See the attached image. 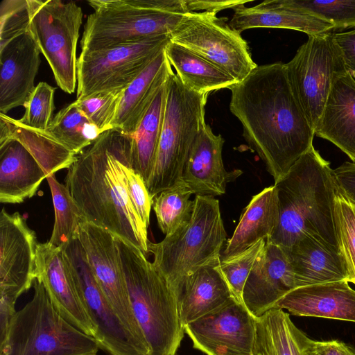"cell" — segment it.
Returning a JSON list of instances; mask_svg holds the SVG:
<instances>
[{
    "label": "cell",
    "mask_w": 355,
    "mask_h": 355,
    "mask_svg": "<svg viewBox=\"0 0 355 355\" xmlns=\"http://www.w3.org/2000/svg\"><path fill=\"white\" fill-rule=\"evenodd\" d=\"M230 112L275 182L313 146L314 131L291 91L284 64L257 65L231 86Z\"/></svg>",
    "instance_id": "cell-1"
},
{
    "label": "cell",
    "mask_w": 355,
    "mask_h": 355,
    "mask_svg": "<svg viewBox=\"0 0 355 355\" xmlns=\"http://www.w3.org/2000/svg\"><path fill=\"white\" fill-rule=\"evenodd\" d=\"M131 137L118 129L101 133L77 155L65 185L85 221L101 227L148 253V227L135 212L126 187Z\"/></svg>",
    "instance_id": "cell-2"
},
{
    "label": "cell",
    "mask_w": 355,
    "mask_h": 355,
    "mask_svg": "<svg viewBox=\"0 0 355 355\" xmlns=\"http://www.w3.org/2000/svg\"><path fill=\"white\" fill-rule=\"evenodd\" d=\"M274 186L278 222L266 241L288 248L309 234L341 251L335 220L338 186L329 162L313 146Z\"/></svg>",
    "instance_id": "cell-3"
},
{
    "label": "cell",
    "mask_w": 355,
    "mask_h": 355,
    "mask_svg": "<svg viewBox=\"0 0 355 355\" xmlns=\"http://www.w3.org/2000/svg\"><path fill=\"white\" fill-rule=\"evenodd\" d=\"M116 238L132 308L150 355H176L184 329L174 289L140 249Z\"/></svg>",
    "instance_id": "cell-4"
},
{
    "label": "cell",
    "mask_w": 355,
    "mask_h": 355,
    "mask_svg": "<svg viewBox=\"0 0 355 355\" xmlns=\"http://www.w3.org/2000/svg\"><path fill=\"white\" fill-rule=\"evenodd\" d=\"M81 52L171 35L189 10L186 0H89Z\"/></svg>",
    "instance_id": "cell-5"
},
{
    "label": "cell",
    "mask_w": 355,
    "mask_h": 355,
    "mask_svg": "<svg viewBox=\"0 0 355 355\" xmlns=\"http://www.w3.org/2000/svg\"><path fill=\"white\" fill-rule=\"evenodd\" d=\"M12 317L0 340V355H98L96 339L68 322L53 305L43 284Z\"/></svg>",
    "instance_id": "cell-6"
},
{
    "label": "cell",
    "mask_w": 355,
    "mask_h": 355,
    "mask_svg": "<svg viewBox=\"0 0 355 355\" xmlns=\"http://www.w3.org/2000/svg\"><path fill=\"white\" fill-rule=\"evenodd\" d=\"M207 96V94L188 89L173 72L169 76L160 139L146 183L153 199L161 192L182 184L189 153L206 125Z\"/></svg>",
    "instance_id": "cell-7"
},
{
    "label": "cell",
    "mask_w": 355,
    "mask_h": 355,
    "mask_svg": "<svg viewBox=\"0 0 355 355\" xmlns=\"http://www.w3.org/2000/svg\"><path fill=\"white\" fill-rule=\"evenodd\" d=\"M191 219L160 242H148L153 265L175 291L187 275L220 259L226 241L219 201L196 195Z\"/></svg>",
    "instance_id": "cell-8"
},
{
    "label": "cell",
    "mask_w": 355,
    "mask_h": 355,
    "mask_svg": "<svg viewBox=\"0 0 355 355\" xmlns=\"http://www.w3.org/2000/svg\"><path fill=\"white\" fill-rule=\"evenodd\" d=\"M28 32L46 59L59 87L67 94L77 85L76 50L83 24L82 8L74 1L28 0Z\"/></svg>",
    "instance_id": "cell-9"
},
{
    "label": "cell",
    "mask_w": 355,
    "mask_h": 355,
    "mask_svg": "<svg viewBox=\"0 0 355 355\" xmlns=\"http://www.w3.org/2000/svg\"><path fill=\"white\" fill-rule=\"evenodd\" d=\"M284 67L293 94L314 131L334 80L347 72L333 33L309 35Z\"/></svg>",
    "instance_id": "cell-10"
},
{
    "label": "cell",
    "mask_w": 355,
    "mask_h": 355,
    "mask_svg": "<svg viewBox=\"0 0 355 355\" xmlns=\"http://www.w3.org/2000/svg\"><path fill=\"white\" fill-rule=\"evenodd\" d=\"M171 42V35L81 52L78 58L77 98L125 89Z\"/></svg>",
    "instance_id": "cell-11"
},
{
    "label": "cell",
    "mask_w": 355,
    "mask_h": 355,
    "mask_svg": "<svg viewBox=\"0 0 355 355\" xmlns=\"http://www.w3.org/2000/svg\"><path fill=\"white\" fill-rule=\"evenodd\" d=\"M216 13L190 12L171 34V41L221 69L237 82L257 66L247 42Z\"/></svg>",
    "instance_id": "cell-12"
},
{
    "label": "cell",
    "mask_w": 355,
    "mask_h": 355,
    "mask_svg": "<svg viewBox=\"0 0 355 355\" xmlns=\"http://www.w3.org/2000/svg\"><path fill=\"white\" fill-rule=\"evenodd\" d=\"M36 234L19 212L0 213V340L16 313L19 297L35 279Z\"/></svg>",
    "instance_id": "cell-13"
},
{
    "label": "cell",
    "mask_w": 355,
    "mask_h": 355,
    "mask_svg": "<svg viewBox=\"0 0 355 355\" xmlns=\"http://www.w3.org/2000/svg\"><path fill=\"white\" fill-rule=\"evenodd\" d=\"M65 263L96 327L100 349L109 355H150L127 330L107 301L91 270L78 235L61 248Z\"/></svg>",
    "instance_id": "cell-14"
},
{
    "label": "cell",
    "mask_w": 355,
    "mask_h": 355,
    "mask_svg": "<svg viewBox=\"0 0 355 355\" xmlns=\"http://www.w3.org/2000/svg\"><path fill=\"white\" fill-rule=\"evenodd\" d=\"M78 238L93 275L114 312L127 330L150 352L132 308L116 236L95 224L83 221Z\"/></svg>",
    "instance_id": "cell-15"
},
{
    "label": "cell",
    "mask_w": 355,
    "mask_h": 355,
    "mask_svg": "<svg viewBox=\"0 0 355 355\" xmlns=\"http://www.w3.org/2000/svg\"><path fill=\"white\" fill-rule=\"evenodd\" d=\"M184 329L193 347L206 355H253L255 318L233 297Z\"/></svg>",
    "instance_id": "cell-16"
},
{
    "label": "cell",
    "mask_w": 355,
    "mask_h": 355,
    "mask_svg": "<svg viewBox=\"0 0 355 355\" xmlns=\"http://www.w3.org/2000/svg\"><path fill=\"white\" fill-rule=\"evenodd\" d=\"M35 279L43 284L53 305L63 318L96 338V327L65 263L62 248L49 241L37 243Z\"/></svg>",
    "instance_id": "cell-17"
},
{
    "label": "cell",
    "mask_w": 355,
    "mask_h": 355,
    "mask_svg": "<svg viewBox=\"0 0 355 355\" xmlns=\"http://www.w3.org/2000/svg\"><path fill=\"white\" fill-rule=\"evenodd\" d=\"M295 288L294 274L286 250L266 241L243 288L244 306L254 318H259Z\"/></svg>",
    "instance_id": "cell-18"
},
{
    "label": "cell",
    "mask_w": 355,
    "mask_h": 355,
    "mask_svg": "<svg viewBox=\"0 0 355 355\" xmlns=\"http://www.w3.org/2000/svg\"><path fill=\"white\" fill-rule=\"evenodd\" d=\"M225 140L207 124L196 138L187 160L182 184L198 196L214 197L225 193L227 184L242 174L227 171L222 159Z\"/></svg>",
    "instance_id": "cell-19"
},
{
    "label": "cell",
    "mask_w": 355,
    "mask_h": 355,
    "mask_svg": "<svg viewBox=\"0 0 355 355\" xmlns=\"http://www.w3.org/2000/svg\"><path fill=\"white\" fill-rule=\"evenodd\" d=\"M40 53L29 32L0 50V114L23 105L35 89Z\"/></svg>",
    "instance_id": "cell-20"
},
{
    "label": "cell",
    "mask_w": 355,
    "mask_h": 355,
    "mask_svg": "<svg viewBox=\"0 0 355 355\" xmlns=\"http://www.w3.org/2000/svg\"><path fill=\"white\" fill-rule=\"evenodd\" d=\"M273 308L296 316L355 322V290L347 281L296 288L279 300Z\"/></svg>",
    "instance_id": "cell-21"
},
{
    "label": "cell",
    "mask_w": 355,
    "mask_h": 355,
    "mask_svg": "<svg viewBox=\"0 0 355 355\" xmlns=\"http://www.w3.org/2000/svg\"><path fill=\"white\" fill-rule=\"evenodd\" d=\"M284 250L292 266L295 288L343 280L352 283L343 252L309 234Z\"/></svg>",
    "instance_id": "cell-22"
},
{
    "label": "cell",
    "mask_w": 355,
    "mask_h": 355,
    "mask_svg": "<svg viewBox=\"0 0 355 355\" xmlns=\"http://www.w3.org/2000/svg\"><path fill=\"white\" fill-rule=\"evenodd\" d=\"M314 134L333 143L355 163V79L348 72L334 80Z\"/></svg>",
    "instance_id": "cell-23"
},
{
    "label": "cell",
    "mask_w": 355,
    "mask_h": 355,
    "mask_svg": "<svg viewBox=\"0 0 355 355\" xmlns=\"http://www.w3.org/2000/svg\"><path fill=\"white\" fill-rule=\"evenodd\" d=\"M220 259L185 277L175 287L179 315L184 327L232 298L218 269Z\"/></svg>",
    "instance_id": "cell-24"
},
{
    "label": "cell",
    "mask_w": 355,
    "mask_h": 355,
    "mask_svg": "<svg viewBox=\"0 0 355 355\" xmlns=\"http://www.w3.org/2000/svg\"><path fill=\"white\" fill-rule=\"evenodd\" d=\"M47 175L19 141H0V202L17 204L33 196Z\"/></svg>",
    "instance_id": "cell-25"
},
{
    "label": "cell",
    "mask_w": 355,
    "mask_h": 355,
    "mask_svg": "<svg viewBox=\"0 0 355 355\" xmlns=\"http://www.w3.org/2000/svg\"><path fill=\"white\" fill-rule=\"evenodd\" d=\"M230 26L239 33L255 28L291 29L309 35L330 33V23L300 10L283 6L277 0H266L253 7L244 4L233 8Z\"/></svg>",
    "instance_id": "cell-26"
},
{
    "label": "cell",
    "mask_w": 355,
    "mask_h": 355,
    "mask_svg": "<svg viewBox=\"0 0 355 355\" xmlns=\"http://www.w3.org/2000/svg\"><path fill=\"white\" fill-rule=\"evenodd\" d=\"M165 48L124 89L112 129L120 130L128 135L135 131L156 92L173 72Z\"/></svg>",
    "instance_id": "cell-27"
},
{
    "label": "cell",
    "mask_w": 355,
    "mask_h": 355,
    "mask_svg": "<svg viewBox=\"0 0 355 355\" xmlns=\"http://www.w3.org/2000/svg\"><path fill=\"white\" fill-rule=\"evenodd\" d=\"M277 222V191L272 185L252 197L243 210L232 236L227 241L220 260L241 254L261 239L266 241Z\"/></svg>",
    "instance_id": "cell-28"
},
{
    "label": "cell",
    "mask_w": 355,
    "mask_h": 355,
    "mask_svg": "<svg viewBox=\"0 0 355 355\" xmlns=\"http://www.w3.org/2000/svg\"><path fill=\"white\" fill-rule=\"evenodd\" d=\"M313 341L283 309L255 318L253 355H306Z\"/></svg>",
    "instance_id": "cell-29"
},
{
    "label": "cell",
    "mask_w": 355,
    "mask_h": 355,
    "mask_svg": "<svg viewBox=\"0 0 355 355\" xmlns=\"http://www.w3.org/2000/svg\"><path fill=\"white\" fill-rule=\"evenodd\" d=\"M16 139L35 157L47 176L69 168L77 155L51 137L46 130L31 128L6 114H0V141Z\"/></svg>",
    "instance_id": "cell-30"
},
{
    "label": "cell",
    "mask_w": 355,
    "mask_h": 355,
    "mask_svg": "<svg viewBox=\"0 0 355 355\" xmlns=\"http://www.w3.org/2000/svg\"><path fill=\"white\" fill-rule=\"evenodd\" d=\"M167 80L157 89L135 131L130 135L132 168L143 178L146 184L154 166L160 139Z\"/></svg>",
    "instance_id": "cell-31"
},
{
    "label": "cell",
    "mask_w": 355,
    "mask_h": 355,
    "mask_svg": "<svg viewBox=\"0 0 355 355\" xmlns=\"http://www.w3.org/2000/svg\"><path fill=\"white\" fill-rule=\"evenodd\" d=\"M165 52L181 82L191 91L209 94L212 91L229 89L238 83L215 64L171 41Z\"/></svg>",
    "instance_id": "cell-32"
},
{
    "label": "cell",
    "mask_w": 355,
    "mask_h": 355,
    "mask_svg": "<svg viewBox=\"0 0 355 355\" xmlns=\"http://www.w3.org/2000/svg\"><path fill=\"white\" fill-rule=\"evenodd\" d=\"M46 131L76 155L101 134L76 101L61 109L53 117Z\"/></svg>",
    "instance_id": "cell-33"
},
{
    "label": "cell",
    "mask_w": 355,
    "mask_h": 355,
    "mask_svg": "<svg viewBox=\"0 0 355 355\" xmlns=\"http://www.w3.org/2000/svg\"><path fill=\"white\" fill-rule=\"evenodd\" d=\"M46 180L55 214L53 228L49 242L62 248L77 236L79 225L85 220L69 189L57 180L55 174L49 175Z\"/></svg>",
    "instance_id": "cell-34"
},
{
    "label": "cell",
    "mask_w": 355,
    "mask_h": 355,
    "mask_svg": "<svg viewBox=\"0 0 355 355\" xmlns=\"http://www.w3.org/2000/svg\"><path fill=\"white\" fill-rule=\"evenodd\" d=\"M192 193L183 184L164 191L153 198V209L158 225L166 235L175 232L191 219L194 201Z\"/></svg>",
    "instance_id": "cell-35"
},
{
    "label": "cell",
    "mask_w": 355,
    "mask_h": 355,
    "mask_svg": "<svg viewBox=\"0 0 355 355\" xmlns=\"http://www.w3.org/2000/svg\"><path fill=\"white\" fill-rule=\"evenodd\" d=\"M286 7L300 10L324 20L333 31L355 28V0H277Z\"/></svg>",
    "instance_id": "cell-36"
},
{
    "label": "cell",
    "mask_w": 355,
    "mask_h": 355,
    "mask_svg": "<svg viewBox=\"0 0 355 355\" xmlns=\"http://www.w3.org/2000/svg\"><path fill=\"white\" fill-rule=\"evenodd\" d=\"M266 240L261 239L252 247L227 259L220 260L218 269L225 280L232 297L243 304V288L259 252L264 248Z\"/></svg>",
    "instance_id": "cell-37"
},
{
    "label": "cell",
    "mask_w": 355,
    "mask_h": 355,
    "mask_svg": "<svg viewBox=\"0 0 355 355\" xmlns=\"http://www.w3.org/2000/svg\"><path fill=\"white\" fill-rule=\"evenodd\" d=\"M335 220L340 248L355 284V202L338 187L335 199Z\"/></svg>",
    "instance_id": "cell-38"
},
{
    "label": "cell",
    "mask_w": 355,
    "mask_h": 355,
    "mask_svg": "<svg viewBox=\"0 0 355 355\" xmlns=\"http://www.w3.org/2000/svg\"><path fill=\"white\" fill-rule=\"evenodd\" d=\"M124 89L96 93L76 99V102L85 115L103 133L112 129Z\"/></svg>",
    "instance_id": "cell-39"
},
{
    "label": "cell",
    "mask_w": 355,
    "mask_h": 355,
    "mask_svg": "<svg viewBox=\"0 0 355 355\" xmlns=\"http://www.w3.org/2000/svg\"><path fill=\"white\" fill-rule=\"evenodd\" d=\"M55 88L45 82L35 86L23 106L25 112L19 121L31 128L46 130L53 119Z\"/></svg>",
    "instance_id": "cell-40"
},
{
    "label": "cell",
    "mask_w": 355,
    "mask_h": 355,
    "mask_svg": "<svg viewBox=\"0 0 355 355\" xmlns=\"http://www.w3.org/2000/svg\"><path fill=\"white\" fill-rule=\"evenodd\" d=\"M28 0H2L0 3V50L28 32Z\"/></svg>",
    "instance_id": "cell-41"
},
{
    "label": "cell",
    "mask_w": 355,
    "mask_h": 355,
    "mask_svg": "<svg viewBox=\"0 0 355 355\" xmlns=\"http://www.w3.org/2000/svg\"><path fill=\"white\" fill-rule=\"evenodd\" d=\"M126 187L131 204L143 223L148 227L153 199L150 196L143 178L129 164L125 169Z\"/></svg>",
    "instance_id": "cell-42"
},
{
    "label": "cell",
    "mask_w": 355,
    "mask_h": 355,
    "mask_svg": "<svg viewBox=\"0 0 355 355\" xmlns=\"http://www.w3.org/2000/svg\"><path fill=\"white\" fill-rule=\"evenodd\" d=\"M333 37L340 49L347 71L355 79V28L333 33Z\"/></svg>",
    "instance_id": "cell-43"
},
{
    "label": "cell",
    "mask_w": 355,
    "mask_h": 355,
    "mask_svg": "<svg viewBox=\"0 0 355 355\" xmlns=\"http://www.w3.org/2000/svg\"><path fill=\"white\" fill-rule=\"evenodd\" d=\"M333 173L338 189L355 202V163L345 162Z\"/></svg>",
    "instance_id": "cell-44"
},
{
    "label": "cell",
    "mask_w": 355,
    "mask_h": 355,
    "mask_svg": "<svg viewBox=\"0 0 355 355\" xmlns=\"http://www.w3.org/2000/svg\"><path fill=\"white\" fill-rule=\"evenodd\" d=\"M309 355H355V349L341 340H314Z\"/></svg>",
    "instance_id": "cell-45"
},
{
    "label": "cell",
    "mask_w": 355,
    "mask_h": 355,
    "mask_svg": "<svg viewBox=\"0 0 355 355\" xmlns=\"http://www.w3.org/2000/svg\"><path fill=\"white\" fill-rule=\"evenodd\" d=\"M249 2L246 0L210 1L186 0L187 6L190 12H207L218 13L222 10L232 8Z\"/></svg>",
    "instance_id": "cell-46"
},
{
    "label": "cell",
    "mask_w": 355,
    "mask_h": 355,
    "mask_svg": "<svg viewBox=\"0 0 355 355\" xmlns=\"http://www.w3.org/2000/svg\"><path fill=\"white\" fill-rule=\"evenodd\" d=\"M306 355H309V352H308V353H307V354H306Z\"/></svg>",
    "instance_id": "cell-47"
}]
</instances>
